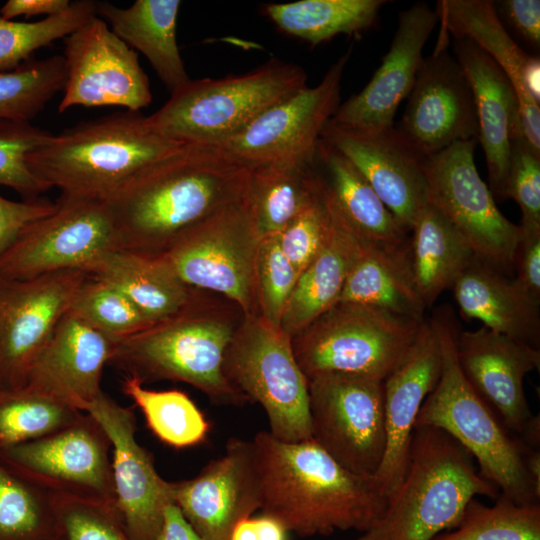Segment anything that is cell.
Listing matches in <instances>:
<instances>
[{"mask_svg":"<svg viewBox=\"0 0 540 540\" xmlns=\"http://www.w3.org/2000/svg\"><path fill=\"white\" fill-rule=\"evenodd\" d=\"M251 167L213 144L183 145L105 199L117 249L159 255L185 230L241 199Z\"/></svg>","mask_w":540,"mask_h":540,"instance_id":"cell-1","label":"cell"},{"mask_svg":"<svg viewBox=\"0 0 540 540\" xmlns=\"http://www.w3.org/2000/svg\"><path fill=\"white\" fill-rule=\"evenodd\" d=\"M260 509L301 537L368 530L388 499L373 477L357 475L315 441L286 442L269 431L252 440Z\"/></svg>","mask_w":540,"mask_h":540,"instance_id":"cell-2","label":"cell"},{"mask_svg":"<svg viewBox=\"0 0 540 540\" xmlns=\"http://www.w3.org/2000/svg\"><path fill=\"white\" fill-rule=\"evenodd\" d=\"M195 290L177 313L115 340L108 364L146 382L187 383L213 403L242 406L247 399L227 380L224 355L243 321L242 311L225 299Z\"/></svg>","mask_w":540,"mask_h":540,"instance_id":"cell-3","label":"cell"},{"mask_svg":"<svg viewBox=\"0 0 540 540\" xmlns=\"http://www.w3.org/2000/svg\"><path fill=\"white\" fill-rule=\"evenodd\" d=\"M476 495L497 499L500 491L450 435L417 427L403 480L380 518L356 540H431L454 529Z\"/></svg>","mask_w":540,"mask_h":540,"instance_id":"cell-4","label":"cell"},{"mask_svg":"<svg viewBox=\"0 0 540 540\" xmlns=\"http://www.w3.org/2000/svg\"><path fill=\"white\" fill-rule=\"evenodd\" d=\"M183 144L150 125L140 112H118L78 124L27 155L32 172L62 195L105 199L122 183Z\"/></svg>","mask_w":540,"mask_h":540,"instance_id":"cell-5","label":"cell"},{"mask_svg":"<svg viewBox=\"0 0 540 540\" xmlns=\"http://www.w3.org/2000/svg\"><path fill=\"white\" fill-rule=\"evenodd\" d=\"M442 351L440 378L417 415L415 428L443 430L464 447L479 473L519 505L540 504L525 466L528 449L510 433L475 393L463 375L456 353V326L448 310L431 318Z\"/></svg>","mask_w":540,"mask_h":540,"instance_id":"cell-6","label":"cell"},{"mask_svg":"<svg viewBox=\"0 0 540 540\" xmlns=\"http://www.w3.org/2000/svg\"><path fill=\"white\" fill-rule=\"evenodd\" d=\"M306 81L301 66L271 59L243 74L190 79L147 117L157 133L173 142L215 144L305 88Z\"/></svg>","mask_w":540,"mask_h":540,"instance_id":"cell-7","label":"cell"},{"mask_svg":"<svg viewBox=\"0 0 540 540\" xmlns=\"http://www.w3.org/2000/svg\"><path fill=\"white\" fill-rule=\"evenodd\" d=\"M424 320L337 302L291 338L292 348L308 380L345 373L384 381L409 351Z\"/></svg>","mask_w":540,"mask_h":540,"instance_id":"cell-8","label":"cell"},{"mask_svg":"<svg viewBox=\"0 0 540 540\" xmlns=\"http://www.w3.org/2000/svg\"><path fill=\"white\" fill-rule=\"evenodd\" d=\"M223 371L247 401L262 406L271 435L286 442L311 439L308 379L280 326L261 315L244 316L226 349Z\"/></svg>","mask_w":540,"mask_h":540,"instance_id":"cell-9","label":"cell"},{"mask_svg":"<svg viewBox=\"0 0 540 540\" xmlns=\"http://www.w3.org/2000/svg\"><path fill=\"white\" fill-rule=\"evenodd\" d=\"M261 239L248 190L185 230L160 255L190 288L220 295L244 316L260 315L256 259Z\"/></svg>","mask_w":540,"mask_h":540,"instance_id":"cell-10","label":"cell"},{"mask_svg":"<svg viewBox=\"0 0 540 540\" xmlns=\"http://www.w3.org/2000/svg\"><path fill=\"white\" fill-rule=\"evenodd\" d=\"M476 142H457L427 157V200L464 236L478 259L510 274L522 230L502 214L481 179L474 160Z\"/></svg>","mask_w":540,"mask_h":540,"instance_id":"cell-11","label":"cell"},{"mask_svg":"<svg viewBox=\"0 0 540 540\" xmlns=\"http://www.w3.org/2000/svg\"><path fill=\"white\" fill-rule=\"evenodd\" d=\"M311 439L347 470L373 477L385 452L383 381L327 373L308 380Z\"/></svg>","mask_w":540,"mask_h":540,"instance_id":"cell-12","label":"cell"},{"mask_svg":"<svg viewBox=\"0 0 540 540\" xmlns=\"http://www.w3.org/2000/svg\"><path fill=\"white\" fill-rule=\"evenodd\" d=\"M111 442L85 413L51 434L0 449V463L49 496L115 503Z\"/></svg>","mask_w":540,"mask_h":540,"instance_id":"cell-13","label":"cell"},{"mask_svg":"<svg viewBox=\"0 0 540 540\" xmlns=\"http://www.w3.org/2000/svg\"><path fill=\"white\" fill-rule=\"evenodd\" d=\"M112 249H117L116 232L105 201L61 194L55 210L27 225L0 257V278L86 271Z\"/></svg>","mask_w":540,"mask_h":540,"instance_id":"cell-14","label":"cell"},{"mask_svg":"<svg viewBox=\"0 0 540 540\" xmlns=\"http://www.w3.org/2000/svg\"><path fill=\"white\" fill-rule=\"evenodd\" d=\"M352 47L314 87H305L262 112L217 147L249 167L309 156L340 105L341 82Z\"/></svg>","mask_w":540,"mask_h":540,"instance_id":"cell-15","label":"cell"},{"mask_svg":"<svg viewBox=\"0 0 540 540\" xmlns=\"http://www.w3.org/2000/svg\"><path fill=\"white\" fill-rule=\"evenodd\" d=\"M66 82L58 105L119 106L139 112L152 102L149 79L138 54L98 16L64 38Z\"/></svg>","mask_w":540,"mask_h":540,"instance_id":"cell-16","label":"cell"},{"mask_svg":"<svg viewBox=\"0 0 540 540\" xmlns=\"http://www.w3.org/2000/svg\"><path fill=\"white\" fill-rule=\"evenodd\" d=\"M83 269L62 270L31 279L0 278V386L18 387L68 311Z\"/></svg>","mask_w":540,"mask_h":540,"instance_id":"cell-17","label":"cell"},{"mask_svg":"<svg viewBox=\"0 0 540 540\" xmlns=\"http://www.w3.org/2000/svg\"><path fill=\"white\" fill-rule=\"evenodd\" d=\"M439 37L424 58L395 126L427 157L450 145L478 138L474 96L465 73Z\"/></svg>","mask_w":540,"mask_h":540,"instance_id":"cell-18","label":"cell"},{"mask_svg":"<svg viewBox=\"0 0 540 540\" xmlns=\"http://www.w3.org/2000/svg\"><path fill=\"white\" fill-rule=\"evenodd\" d=\"M84 412L111 442L115 505L129 535L133 540H155L172 502L171 482L158 474L151 455L137 442L133 410L102 391Z\"/></svg>","mask_w":540,"mask_h":540,"instance_id":"cell-19","label":"cell"},{"mask_svg":"<svg viewBox=\"0 0 540 540\" xmlns=\"http://www.w3.org/2000/svg\"><path fill=\"white\" fill-rule=\"evenodd\" d=\"M320 138L352 162L385 206L410 232L414 220L428 202L427 156L395 125L376 130H354L329 121Z\"/></svg>","mask_w":540,"mask_h":540,"instance_id":"cell-20","label":"cell"},{"mask_svg":"<svg viewBox=\"0 0 540 540\" xmlns=\"http://www.w3.org/2000/svg\"><path fill=\"white\" fill-rule=\"evenodd\" d=\"M172 501L206 540H229L233 527L260 509V482L251 441L230 438L225 453L195 477L171 482Z\"/></svg>","mask_w":540,"mask_h":540,"instance_id":"cell-21","label":"cell"},{"mask_svg":"<svg viewBox=\"0 0 540 540\" xmlns=\"http://www.w3.org/2000/svg\"><path fill=\"white\" fill-rule=\"evenodd\" d=\"M441 369L439 336L433 321L425 319L403 360L383 381L386 445L373 478L387 499L403 480L417 415Z\"/></svg>","mask_w":540,"mask_h":540,"instance_id":"cell-22","label":"cell"},{"mask_svg":"<svg viewBox=\"0 0 540 540\" xmlns=\"http://www.w3.org/2000/svg\"><path fill=\"white\" fill-rule=\"evenodd\" d=\"M438 22L426 3H415L399 13L397 29L381 65L366 86L340 103L330 119L354 130L394 126L400 103L408 97L423 61V48Z\"/></svg>","mask_w":540,"mask_h":540,"instance_id":"cell-23","label":"cell"},{"mask_svg":"<svg viewBox=\"0 0 540 540\" xmlns=\"http://www.w3.org/2000/svg\"><path fill=\"white\" fill-rule=\"evenodd\" d=\"M456 353L469 385L505 428L519 437L532 417L523 380L539 370V348L482 326L457 333Z\"/></svg>","mask_w":540,"mask_h":540,"instance_id":"cell-24","label":"cell"},{"mask_svg":"<svg viewBox=\"0 0 540 540\" xmlns=\"http://www.w3.org/2000/svg\"><path fill=\"white\" fill-rule=\"evenodd\" d=\"M115 339L67 311L32 362L24 385L84 412L101 392Z\"/></svg>","mask_w":540,"mask_h":540,"instance_id":"cell-25","label":"cell"},{"mask_svg":"<svg viewBox=\"0 0 540 540\" xmlns=\"http://www.w3.org/2000/svg\"><path fill=\"white\" fill-rule=\"evenodd\" d=\"M441 32L468 38L506 74L518 97L523 135L540 152V61L526 53L501 23L494 1L440 0Z\"/></svg>","mask_w":540,"mask_h":540,"instance_id":"cell-26","label":"cell"},{"mask_svg":"<svg viewBox=\"0 0 540 540\" xmlns=\"http://www.w3.org/2000/svg\"><path fill=\"white\" fill-rule=\"evenodd\" d=\"M310 168L329 205L366 246L408 264L410 232L346 156L319 138Z\"/></svg>","mask_w":540,"mask_h":540,"instance_id":"cell-27","label":"cell"},{"mask_svg":"<svg viewBox=\"0 0 540 540\" xmlns=\"http://www.w3.org/2000/svg\"><path fill=\"white\" fill-rule=\"evenodd\" d=\"M453 56L473 92L489 189L494 199L505 200L512 141L523 134L517 94L496 62L470 39H454Z\"/></svg>","mask_w":540,"mask_h":540,"instance_id":"cell-28","label":"cell"},{"mask_svg":"<svg viewBox=\"0 0 540 540\" xmlns=\"http://www.w3.org/2000/svg\"><path fill=\"white\" fill-rule=\"evenodd\" d=\"M451 289L463 316L538 348L539 303L531 299L513 278L475 257Z\"/></svg>","mask_w":540,"mask_h":540,"instance_id":"cell-29","label":"cell"},{"mask_svg":"<svg viewBox=\"0 0 540 540\" xmlns=\"http://www.w3.org/2000/svg\"><path fill=\"white\" fill-rule=\"evenodd\" d=\"M323 198L331 214V230L318 255L299 275L283 312L280 328L290 338L338 302L346 279L364 249L363 242Z\"/></svg>","mask_w":540,"mask_h":540,"instance_id":"cell-30","label":"cell"},{"mask_svg":"<svg viewBox=\"0 0 540 540\" xmlns=\"http://www.w3.org/2000/svg\"><path fill=\"white\" fill-rule=\"evenodd\" d=\"M179 0H136L121 8L98 2L97 15L130 48L141 52L172 92L190 80L176 40Z\"/></svg>","mask_w":540,"mask_h":540,"instance_id":"cell-31","label":"cell"},{"mask_svg":"<svg viewBox=\"0 0 540 540\" xmlns=\"http://www.w3.org/2000/svg\"><path fill=\"white\" fill-rule=\"evenodd\" d=\"M86 271L121 291L152 323L177 313L196 290L187 286L160 254L112 249Z\"/></svg>","mask_w":540,"mask_h":540,"instance_id":"cell-32","label":"cell"},{"mask_svg":"<svg viewBox=\"0 0 540 540\" xmlns=\"http://www.w3.org/2000/svg\"><path fill=\"white\" fill-rule=\"evenodd\" d=\"M475 257L464 236L427 202L410 229L408 248L411 279L425 306L451 289Z\"/></svg>","mask_w":540,"mask_h":540,"instance_id":"cell-33","label":"cell"},{"mask_svg":"<svg viewBox=\"0 0 540 540\" xmlns=\"http://www.w3.org/2000/svg\"><path fill=\"white\" fill-rule=\"evenodd\" d=\"M310 156L252 167L249 196L261 238L280 233L315 197Z\"/></svg>","mask_w":540,"mask_h":540,"instance_id":"cell-34","label":"cell"},{"mask_svg":"<svg viewBox=\"0 0 540 540\" xmlns=\"http://www.w3.org/2000/svg\"><path fill=\"white\" fill-rule=\"evenodd\" d=\"M384 0H300L269 3L263 13L284 34L312 46L339 34H359L377 21Z\"/></svg>","mask_w":540,"mask_h":540,"instance_id":"cell-35","label":"cell"},{"mask_svg":"<svg viewBox=\"0 0 540 540\" xmlns=\"http://www.w3.org/2000/svg\"><path fill=\"white\" fill-rule=\"evenodd\" d=\"M338 302L375 307L420 321L425 319L426 306L415 290L408 264L365 244Z\"/></svg>","mask_w":540,"mask_h":540,"instance_id":"cell-36","label":"cell"},{"mask_svg":"<svg viewBox=\"0 0 540 540\" xmlns=\"http://www.w3.org/2000/svg\"><path fill=\"white\" fill-rule=\"evenodd\" d=\"M122 391L141 409L147 426L163 443L185 448L206 439L210 424L184 392L150 390L129 376L122 381Z\"/></svg>","mask_w":540,"mask_h":540,"instance_id":"cell-37","label":"cell"},{"mask_svg":"<svg viewBox=\"0 0 540 540\" xmlns=\"http://www.w3.org/2000/svg\"><path fill=\"white\" fill-rule=\"evenodd\" d=\"M83 414L26 385L0 386V449L56 432Z\"/></svg>","mask_w":540,"mask_h":540,"instance_id":"cell-38","label":"cell"},{"mask_svg":"<svg viewBox=\"0 0 540 540\" xmlns=\"http://www.w3.org/2000/svg\"><path fill=\"white\" fill-rule=\"evenodd\" d=\"M59 537L51 496L0 463V540Z\"/></svg>","mask_w":540,"mask_h":540,"instance_id":"cell-39","label":"cell"},{"mask_svg":"<svg viewBox=\"0 0 540 540\" xmlns=\"http://www.w3.org/2000/svg\"><path fill=\"white\" fill-rule=\"evenodd\" d=\"M431 540H540V504L519 505L500 494L486 506L473 498L457 526Z\"/></svg>","mask_w":540,"mask_h":540,"instance_id":"cell-40","label":"cell"},{"mask_svg":"<svg viewBox=\"0 0 540 540\" xmlns=\"http://www.w3.org/2000/svg\"><path fill=\"white\" fill-rule=\"evenodd\" d=\"M66 82L63 55L30 59L0 73V119L29 121L38 115Z\"/></svg>","mask_w":540,"mask_h":540,"instance_id":"cell-41","label":"cell"},{"mask_svg":"<svg viewBox=\"0 0 540 540\" xmlns=\"http://www.w3.org/2000/svg\"><path fill=\"white\" fill-rule=\"evenodd\" d=\"M98 2H71L62 13L36 22L4 19L0 14V73L16 69L41 47L65 38L97 16Z\"/></svg>","mask_w":540,"mask_h":540,"instance_id":"cell-42","label":"cell"},{"mask_svg":"<svg viewBox=\"0 0 540 540\" xmlns=\"http://www.w3.org/2000/svg\"><path fill=\"white\" fill-rule=\"evenodd\" d=\"M68 311L115 340L152 324L121 291L90 275L77 290Z\"/></svg>","mask_w":540,"mask_h":540,"instance_id":"cell-43","label":"cell"},{"mask_svg":"<svg viewBox=\"0 0 540 540\" xmlns=\"http://www.w3.org/2000/svg\"><path fill=\"white\" fill-rule=\"evenodd\" d=\"M29 121L0 119V185L19 193L23 200L38 198L51 187L27 164V155L52 137Z\"/></svg>","mask_w":540,"mask_h":540,"instance_id":"cell-44","label":"cell"},{"mask_svg":"<svg viewBox=\"0 0 540 540\" xmlns=\"http://www.w3.org/2000/svg\"><path fill=\"white\" fill-rule=\"evenodd\" d=\"M62 540H133L115 503L51 496Z\"/></svg>","mask_w":540,"mask_h":540,"instance_id":"cell-45","label":"cell"},{"mask_svg":"<svg viewBox=\"0 0 540 540\" xmlns=\"http://www.w3.org/2000/svg\"><path fill=\"white\" fill-rule=\"evenodd\" d=\"M298 272L283 254L277 234L261 239L256 259V289L260 315L280 326Z\"/></svg>","mask_w":540,"mask_h":540,"instance_id":"cell-46","label":"cell"},{"mask_svg":"<svg viewBox=\"0 0 540 540\" xmlns=\"http://www.w3.org/2000/svg\"><path fill=\"white\" fill-rule=\"evenodd\" d=\"M521 210L522 233H540V152L523 134L512 141L505 184V199Z\"/></svg>","mask_w":540,"mask_h":540,"instance_id":"cell-47","label":"cell"},{"mask_svg":"<svg viewBox=\"0 0 540 540\" xmlns=\"http://www.w3.org/2000/svg\"><path fill=\"white\" fill-rule=\"evenodd\" d=\"M316 185L313 200L277 234L283 254L299 275L318 255L331 230V214L317 182Z\"/></svg>","mask_w":540,"mask_h":540,"instance_id":"cell-48","label":"cell"},{"mask_svg":"<svg viewBox=\"0 0 540 540\" xmlns=\"http://www.w3.org/2000/svg\"><path fill=\"white\" fill-rule=\"evenodd\" d=\"M55 208L56 202L40 197L14 201L0 195V257L27 225Z\"/></svg>","mask_w":540,"mask_h":540,"instance_id":"cell-49","label":"cell"},{"mask_svg":"<svg viewBox=\"0 0 540 540\" xmlns=\"http://www.w3.org/2000/svg\"><path fill=\"white\" fill-rule=\"evenodd\" d=\"M494 7L504 27H510L524 42L539 49V0H501L494 2Z\"/></svg>","mask_w":540,"mask_h":540,"instance_id":"cell-50","label":"cell"},{"mask_svg":"<svg viewBox=\"0 0 540 540\" xmlns=\"http://www.w3.org/2000/svg\"><path fill=\"white\" fill-rule=\"evenodd\" d=\"M514 271L516 284L531 299L540 303V233H522Z\"/></svg>","mask_w":540,"mask_h":540,"instance_id":"cell-51","label":"cell"},{"mask_svg":"<svg viewBox=\"0 0 540 540\" xmlns=\"http://www.w3.org/2000/svg\"><path fill=\"white\" fill-rule=\"evenodd\" d=\"M69 0H8L0 7L4 19L14 20L18 16L33 17L37 15L53 16L69 8Z\"/></svg>","mask_w":540,"mask_h":540,"instance_id":"cell-52","label":"cell"},{"mask_svg":"<svg viewBox=\"0 0 540 540\" xmlns=\"http://www.w3.org/2000/svg\"><path fill=\"white\" fill-rule=\"evenodd\" d=\"M155 540H206L186 520L172 501L164 511L161 528Z\"/></svg>","mask_w":540,"mask_h":540,"instance_id":"cell-53","label":"cell"},{"mask_svg":"<svg viewBox=\"0 0 540 540\" xmlns=\"http://www.w3.org/2000/svg\"><path fill=\"white\" fill-rule=\"evenodd\" d=\"M254 518L259 540H288L289 531L275 518L263 513Z\"/></svg>","mask_w":540,"mask_h":540,"instance_id":"cell-54","label":"cell"},{"mask_svg":"<svg viewBox=\"0 0 540 540\" xmlns=\"http://www.w3.org/2000/svg\"><path fill=\"white\" fill-rule=\"evenodd\" d=\"M229 540H259L255 518L251 516L240 520L233 527Z\"/></svg>","mask_w":540,"mask_h":540,"instance_id":"cell-55","label":"cell"},{"mask_svg":"<svg viewBox=\"0 0 540 540\" xmlns=\"http://www.w3.org/2000/svg\"><path fill=\"white\" fill-rule=\"evenodd\" d=\"M525 466L529 478L538 494H540V452L539 449L528 448L525 454Z\"/></svg>","mask_w":540,"mask_h":540,"instance_id":"cell-56","label":"cell"},{"mask_svg":"<svg viewBox=\"0 0 540 540\" xmlns=\"http://www.w3.org/2000/svg\"><path fill=\"white\" fill-rule=\"evenodd\" d=\"M54 540H62L61 537L57 538V539H54Z\"/></svg>","mask_w":540,"mask_h":540,"instance_id":"cell-57","label":"cell"}]
</instances>
